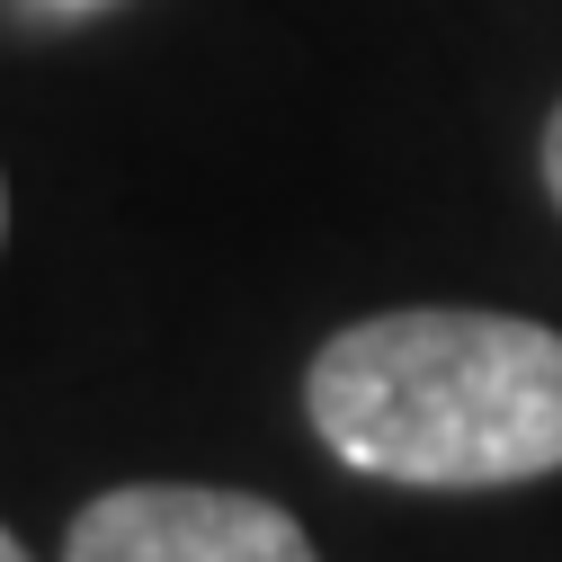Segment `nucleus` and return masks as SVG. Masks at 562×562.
<instances>
[{
  "label": "nucleus",
  "instance_id": "obj_1",
  "mask_svg": "<svg viewBox=\"0 0 562 562\" xmlns=\"http://www.w3.org/2000/svg\"><path fill=\"white\" fill-rule=\"evenodd\" d=\"M304 411L339 464L411 491H501L562 473V330L411 304L322 339Z\"/></svg>",
  "mask_w": 562,
  "mask_h": 562
},
{
  "label": "nucleus",
  "instance_id": "obj_2",
  "mask_svg": "<svg viewBox=\"0 0 562 562\" xmlns=\"http://www.w3.org/2000/svg\"><path fill=\"white\" fill-rule=\"evenodd\" d=\"M63 562H322V553L277 501H250V491L125 482L72 518Z\"/></svg>",
  "mask_w": 562,
  "mask_h": 562
},
{
  "label": "nucleus",
  "instance_id": "obj_3",
  "mask_svg": "<svg viewBox=\"0 0 562 562\" xmlns=\"http://www.w3.org/2000/svg\"><path fill=\"white\" fill-rule=\"evenodd\" d=\"M544 188H553V205H562V108H553V125H544Z\"/></svg>",
  "mask_w": 562,
  "mask_h": 562
},
{
  "label": "nucleus",
  "instance_id": "obj_4",
  "mask_svg": "<svg viewBox=\"0 0 562 562\" xmlns=\"http://www.w3.org/2000/svg\"><path fill=\"white\" fill-rule=\"evenodd\" d=\"M0 562H36V553H27V544H19L10 527H0Z\"/></svg>",
  "mask_w": 562,
  "mask_h": 562
},
{
  "label": "nucleus",
  "instance_id": "obj_5",
  "mask_svg": "<svg viewBox=\"0 0 562 562\" xmlns=\"http://www.w3.org/2000/svg\"><path fill=\"white\" fill-rule=\"evenodd\" d=\"M0 233H10V188H0Z\"/></svg>",
  "mask_w": 562,
  "mask_h": 562
}]
</instances>
